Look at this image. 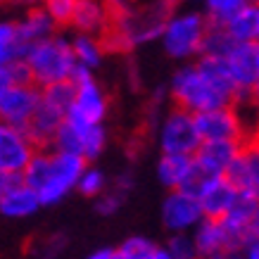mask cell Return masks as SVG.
I'll return each mask as SVG.
<instances>
[{"label": "cell", "instance_id": "cell-1", "mask_svg": "<svg viewBox=\"0 0 259 259\" xmlns=\"http://www.w3.org/2000/svg\"><path fill=\"white\" fill-rule=\"evenodd\" d=\"M179 0H124L112 8V26L102 33L107 53H124L150 40H159V33L176 12Z\"/></svg>", "mask_w": 259, "mask_h": 259}, {"label": "cell", "instance_id": "cell-2", "mask_svg": "<svg viewBox=\"0 0 259 259\" xmlns=\"http://www.w3.org/2000/svg\"><path fill=\"white\" fill-rule=\"evenodd\" d=\"M88 159L74 152H64L55 148H36L29 164L24 166L19 179L36 188L43 207L60 204L71 190H76L81 174Z\"/></svg>", "mask_w": 259, "mask_h": 259}, {"label": "cell", "instance_id": "cell-3", "mask_svg": "<svg viewBox=\"0 0 259 259\" xmlns=\"http://www.w3.org/2000/svg\"><path fill=\"white\" fill-rule=\"evenodd\" d=\"M169 98L174 105L193 114L219 107V105L238 102L236 95L226 86H221L217 79H212L197 62H188L174 71L171 81H169Z\"/></svg>", "mask_w": 259, "mask_h": 259}, {"label": "cell", "instance_id": "cell-4", "mask_svg": "<svg viewBox=\"0 0 259 259\" xmlns=\"http://www.w3.org/2000/svg\"><path fill=\"white\" fill-rule=\"evenodd\" d=\"M31 83L38 88L55 83V81L71 79V74L76 69V57H74V48H71V38L62 36V33H53L48 38L26 43L22 55Z\"/></svg>", "mask_w": 259, "mask_h": 259}, {"label": "cell", "instance_id": "cell-5", "mask_svg": "<svg viewBox=\"0 0 259 259\" xmlns=\"http://www.w3.org/2000/svg\"><path fill=\"white\" fill-rule=\"evenodd\" d=\"M209 19L204 12L197 10H176L164 29L159 33V43L162 50L171 60L179 62H193L202 55L204 36L209 31Z\"/></svg>", "mask_w": 259, "mask_h": 259}, {"label": "cell", "instance_id": "cell-6", "mask_svg": "<svg viewBox=\"0 0 259 259\" xmlns=\"http://www.w3.org/2000/svg\"><path fill=\"white\" fill-rule=\"evenodd\" d=\"M71 81H74V100L69 105L67 119L79 124H102L110 112V98L100 86V81L93 76V69L76 64Z\"/></svg>", "mask_w": 259, "mask_h": 259}, {"label": "cell", "instance_id": "cell-7", "mask_svg": "<svg viewBox=\"0 0 259 259\" xmlns=\"http://www.w3.org/2000/svg\"><path fill=\"white\" fill-rule=\"evenodd\" d=\"M202 136L197 131L195 114L174 105L171 110L159 114L157 121V145L159 152H183V155H195L200 148Z\"/></svg>", "mask_w": 259, "mask_h": 259}, {"label": "cell", "instance_id": "cell-8", "mask_svg": "<svg viewBox=\"0 0 259 259\" xmlns=\"http://www.w3.org/2000/svg\"><path fill=\"white\" fill-rule=\"evenodd\" d=\"M193 243H195L197 257L207 259H221V257H236L243 254V245L247 236L236 233L224 224V219H212V217H202L193 231Z\"/></svg>", "mask_w": 259, "mask_h": 259}, {"label": "cell", "instance_id": "cell-9", "mask_svg": "<svg viewBox=\"0 0 259 259\" xmlns=\"http://www.w3.org/2000/svg\"><path fill=\"white\" fill-rule=\"evenodd\" d=\"M197 131L202 141H250L252 126H247L245 114L238 110V102L233 105H219L212 110H204L195 114Z\"/></svg>", "mask_w": 259, "mask_h": 259}, {"label": "cell", "instance_id": "cell-10", "mask_svg": "<svg viewBox=\"0 0 259 259\" xmlns=\"http://www.w3.org/2000/svg\"><path fill=\"white\" fill-rule=\"evenodd\" d=\"M50 148L74 152V155H81L83 159L93 162L107 148V131L102 124H79V121L64 119L50 143Z\"/></svg>", "mask_w": 259, "mask_h": 259}, {"label": "cell", "instance_id": "cell-11", "mask_svg": "<svg viewBox=\"0 0 259 259\" xmlns=\"http://www.w3.org/2000/svg\"><path fill=\"white\" fill-rule=\"evenodd\" d=\"M202 207L197 195L183 188L169 190L162 202V226L169 233H190L202 219Z\"/></svg>", "mask_w": 259, "mask_h": 259}, {"label": "cell", "instance_id": "cell-12", "mask_svg": "<svg viewBox=\"0 0 259 259\" xmlns=\"http://www.w3.org/2000/svg\"><path fill=\"white\" fill-rule=\"evenodd\" d=\"M36 152V143L26 128L12 126L0 119V169L10 176H19Z\"/></svg>", "mask_w": 259, "mask_h": 259}, {"label": "cell", "instance_id": "cell-13", "mask_svg": "<svg viewBox=\"0 0 259 259\" xmlns=\"http://www.w3.org/2000/svg\"><path fill=\"white\" fill-rule=\"evenodd\" d=\"M40 88L31 81L26 83H15L5 93H0V119L12 126L26 128L31 121L33 112L38 110Z\"/></svg>", "mask_w": 259, "mask_h": 259}, {"label": "cell", "instance_id": "cell-14", "mask_svg": "<svg viewBox=\"0 0 259 259\" xmlns=\"http://www.w3.org/2000/svg\"><path fill=\"white\" fill-rule=\"evenodd\" d=\"M224 60H226L228 69H231L238 88H240V93L247 100L252 86L259 79V40H254V38L238 40L236 46L228 50V55Z\"/></svg>", "mask_w": 259, "mask_h": 259}, {"label": "cell", "instance_id": "cell-15", "mask_svg": "<svg viewBox=\"0 0 259 259\" xmlns=\"http://www.w3.org/2000/svg\"><path fill=\"white\" fill-rule=\"evenodd\" d=\"M240 193L254 195L259 200V143L254 138L245 141L238 157L231 162V166L224 174Z\"/></svg>", "mask_w": 259, "mask_h": 259}, {"label": "cell", "instance_id": "cell-16", "mask_svg": "<svg viewBox=\"0 0 259 259\" xmlns=\"http://www.w3.org/2000/svg\"><path fill=\"white\" fill-rule=\"evenodd\" d=\"M40 207L43 204H40L36 188L24 183L19 176H15L8 188L0 193V217L5 219H29Z\"/></svg>", "mask_w": 259, "mask_h": 259}, {"label": "cell", "instance_id": "cell-17", "mask_svg": "<svg viewBox=\"0 0 259 259\" xmlns=\"http://www.w3.org/2000/svg\"><path fill=\"white\" fill-rule=\"evenodd\" d=\"M245 143L240 141H202L195 150V164L209 176H224L231 162L238 157V152Z\"/></svg>", "mask_w": 259, "mask_h": 259}, {"label": "cell", "instance_id": "cell-18", "mask_svg": "<svg viewBox=\"0 0 259 259\" xmlns=\"http://www.w3.org/2000/svg\"><path fill=\"white\" fill-rule=\"evenodd\" d=\"M240 190L226 179V176H214L204 183V188L197 193L200 207H202L204 217L212 219H224L228 214V209L233 207V202L238 200Z\"/></svg>", "mask_w": 259, "mask_h": 259}, {"label": "cell", "instance_id": "cell-19", "mask_svg": "<svg viewBox=\"0 0 259 259\" xmlns=\"http://www.w3.org/2000/svg\"><path fill=\"white\" fill-rule=\"evenodd\" d=\"M69 26L79 33L102 36L112 26V10L107 0H76Z\"/></svg>", "mask_w": 259, "mask_h": 259}, {"label": "cell", "instance_id": "cell-20", "mask_svg": "<svg viewBox=\"0 0 259 259\" xmlns=\"http://www.w3.org/2000/svg\"><path fill=\"white\" fill-rule=\"evenodd\" d=\"M64 119H67V114L62 110H57L50 102L40 100L38 110L33 112L31 121L26 126V134L36 143V148H50V143H53L57 128H60V124H62Z\"/></svg>", "mask_w": 259, "mask_h": 259}, {"label": "cell", "instance_id": "cell-21", "mask_svg": "<svg viewBox=\"0 0 259 259\" xmlns=\"http://www.w3.org/2000/svg\"><path fill=\"white\" fill-rule=\"evenodd\" d=\"M195 159L193 155H183V152H162L157 159V179L166 190L174 188H183L186 179L193 171Z\"/></svg>", "mask_w": 259, "mask_h": 259}, {"label": "cell", "instance_id": "cell-22", "mask_svg": "<svg viewBox=\"0 0 259 259\" xmlns=\"http://www.w3.org/2000/svg\"><path fill=\"white\" fill-rule=\"evenodd\" d=\"M17 26H19V36H22L24 43L48 38L57 31L55 19L43 10V5H33V8L26 10L22 19H17Z\"/></svg>", "mask_w": 259, "mask_h": 259}, {"label": "cell", "instance_id": "cell-23", "mask_svg": "<svg viewBox=\"0 0 259 259\" xmlns=\"http://www.w3.org/2000/svg\"><path fill=\"white\" fill-rule=\"evenodd\" d=\"M71 48H74V57L81 67H88V69H98L107 55L105 50V43H102V36H93V33H79L74 31V38H71Z\"/></svg>", "mask_w": 259, "mask_h": 259}, {"label": "cell", "instance_id": "cell-24", "mask_svg": "<svg viewBox=\"0 0 259 259\" xmlns=\"http://www.w3.org/2000/svg\"><path fill=\"white\" fill-rule=\"evenodd\" d=\"M119 259H169L164 245L152 243L145 236H128L117 245Z\"/></svg>", "mask_w": 259, "mask_h": 259}, {"label": "cell", "instance_id": "cell-25", "mask_svg": "<svg viewBox=\"0 0 259 259\" xmlns=\"http://www.w3.org/2000/svg\"><path fill=\"white\" fill-rule=\"evenodd\" d=\"M224 26H226V31L236 40H252L254 33H257V3L254 0L247 3L243 10H238L236 15L228 17L224 22Z\"/></svg>", "mask_w": 259, "mask_h": 259}, {"label": "cell", "instance_id": "cell-26", "mask_svg": "<svg viewBox=\"0 0 259 259\" xmlns=\"http://www.w3.org/2000/svg\"><path fill=\"white\" fill-rule=\"evenodd\" d=\"M257 204H259V200L254 195L240 193V195H238V200L233 202V207H231V209H228V214L224 217V224H226L231 231L247 236V228H250L252 214H254V209H257Z\"/></svg>", "mask_w": 259, "mask_h": 259}, {"label": "cell", "instance_id": "cell-27", "mask_svg": "<svg viewBox=\"0 0 259 259\" xmlns=\"http://www.w3.org/2000/svg\"><path fill=\"white\" fill-rule=\"evenodd\" d=\"M26 43L19 36V26L17 22L3 19L0 22V64H10L15 60H22Z\"/></svg>", "mask_w": 259, "mask_h": 259}, {"label": "cell", "instance_id": "cell-28", "mask_svg": "<svg viewBox=\"0 0 259 259\" xmlns=\"http://www.w3.org/2000/svg\"><path fill=\"white\" fill-rule=\"evenodd\" d=\"M238 40L226 31L224 24H209V31L204 36V46L202 53L204 55H217V57H226L228 50L236 46Z\"/></svg>", "mask_w": 259, "mask_h": 259}, {"label": "cell", "instance_id": "cell-29", "mask_svg": "<svg viewBox=\"0 0 259 259\" xmlns=\"http://www.w3.org/2000/svg\"><path fill=\"white\" fill-rule=\"evenodd\" d=\"M105 190H107V174L102 171V169H98L93 162H88L83 174H81L79 183H76V193L95 200V197L100 195V193H105Z\"/></svg>", "mask_w": 259, "mask_h": 259}, {"label": "cell", "instance_id": "cell-30", "mask_svg": "<svg viewBox=\"0 0 259 259\" xmlns=\"http://www.w3.org/2000/svg\"><path fill=\"white\" fill-rule=\"evenodd\" d=\"M204 15L212 24H224L231 15H236L238 10H243L252 0H202Z\"/></svg>", "mask_w": 259, "mask_h": 259}, {"label": "cell", "instance_id": "cell-31", "mask_svg": "<svg viewBox=\"0 0 259 259\" xmlns=\"http://www.w3.org/2000/svg\"><path fill=\"white\" fill-rule=\"evenodd\" d=\"M164 247H166L169 259H195L197 257L195 243H193L190 233H171Z\"/></svg>", "mask_w": 259, "mask_h": 259}, {"label": "cell", "instance_id": "cell-32", "mask_svg": "<svg viewBox=\"0 0 259 259\" xmlns=\"http://www.w3.org/2000/svg\"><path fill=\"white\" fill-rule=\"evenodd\" d=\"M40 5L48 15L55 19L57 26H69L71 17H74V8H76V0H40Z\"/></svg>", "mask_w": 259, "mask_h": 259}, {"label": "cell", "instance_id": "cell-33", "mask_svg": "<svg viewBox=\"0 0 259 259\" xmlns=\"http://www.w3.org/2000/svg\"><path fill=\"white\" fill-rule=\"evenodd\" d=\"M124 200H126V195L121 190L107 188L105 193H100V195L95 197V212L100 214V217H114V214L121 209Z\"/></svg>", "mask_w": 259, "mask_h": 259}, {"label": "cell", "instance_id": "cell-34", "mask_svg": "<svg viewBox=\"0 0 259 259\" xmlns=\"http://www.w3.org/2000/svg\"><path fill=\"white\" fill-rule=\"evenodd\" d=\"M112 188H117V190H121V193H128V190L134 188V176H131V174L128 171H124V174H119L117 179L112 181Z\"/></svg>", "mask_w": 259, "mask_h": 259}, {"label": "cell", "instance_id": "cell-35", "mask_svg": "<svg viewBox=\"0 0 259 259\" xmlns=\"http://www.w3.org/2000/svg\"><path fill=\"white\" fill-rule=\"evenodd\" d=\"M88 257L91 259H119V254H117V247H112V245H102V247H98V250L91 252Z\"/></svg>", "mask_w": 259, "mask_h": 259}, {"label": "cell", "instance_id": "cell-36", "mask_svg": "<svg viewBox=\"0 0 259 259\" xmlns=\"http://www.w3.org/2000/svg\"><path fill=\"white\" fill-rule=\"evenodd\" d=\"M243 254L247 259H259V238L247 236V240H245V245H243Z\"/></svg>", "mask_w": 259, "mask_h": 259}, {"label": "cell", "instance_id": "cell-37", "mask_svg": "<svg viewBox=\"0 0 259 259\" xmlns=\"http://www.w3.org/2000/svg\"><path fill=\"white\" fill-rule=\"evenodd\" d=\"M247 236L250 238H259V204L254 214H252V221H250V228H247Z\"/></svg>", "mask_w": 259, "mask_h": 259}, {"label": "cell", "instance_id": "cell-38", "mask_svg": "<svg viewBox=\"0 0 259 259\" xmlns=\"http://www.w3.org/2000/svg\"><path fill=\"white\" fill-rule=\"evenodd\" d=\"M247 100L257 107V112H259V79H257V83L252 86V91H250V95H247Z\"/></svg>", "mask_w": 259, "mask_h": 259}, {"label": "cell", "instance_id": "cell-39", "mask_svg": "<svg viewBox=\"0 0 259 259\" xmlns=\"http://www.w3.org/2000/svg\"><path fill=\"white\" fill-rule=\"evenodd\" d=\"M12 179H15V176H10V174H5L3 169H0V193H3V190L8 188V186H10V181H12Z\"/></svg>", "mask_w": 259, "mask_h": 259}, {"label": "cell", "instance_id": "cell-40", "mask_svg": "<svg viewBox=\"0 0 259 259\" xmlns=\"http://www.w3.org/2000/svg\"><path fill=\"white\" fill-rule=\"evenodd\" d=\"M254 38L259 40V3H257V33H254Z\"/></svg>", "mask_w": 259, "mask_h": 259}, {"label": "cell", "instance_id": "cell-41", "mask_svg": "<svg viewBox=\"0 0 259 259\" xmlns=\"http://www.w3.org/2000/svg\"><path fill=\"white\" fill-rule=\"evenodd\" d=\"M254 141H259V126H257V131H254V136H252Z\"/></svg>", "mask_w": 259, "mask_h": 259}, {"label": "cell", "instance_id": "cell-42", "mask_svg": "<svg viewBox=\"0 0 259 259\" xmlns=\"http://www.w3.org/2000/svg\"><path fill=\"white\" fill-rule=\"evenodd\" d=\"M179 3H202V0H179Z\"/></svg>", "mask_w": 259, "mask_h": 259}, {"label": "cell", "instance_id": "cell-43", "mask_svg": "<svg viewBox=\"0 0 259 259\" xmlns=\"http://www.w3.org/2000/svg\"><path fill=\"white\" fill-rule=\"evenodd\" d=\"M254 3H259V0H254Z\"/></svg>", "mask_w": 259, "mask_h": 259}, {"label": "cell", "instance_id": "cell-44", "mask_svg": "<svg viewBox=\"0 0 259 259\" xmlns=\"http://www.w3.org/2000/svg\"><path fill=\"white\" fill-rule=\"evenodd\" d=\"M257 143H259V141H257Z\"/></svg>", "mask_w": 259, "mask_h": 259}]
</instances>
